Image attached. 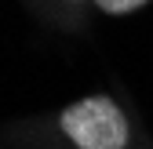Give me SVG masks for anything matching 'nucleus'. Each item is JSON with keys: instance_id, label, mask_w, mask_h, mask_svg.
Listing matches in <instances>:
<instances>
[{"instance_id": "f257e3e1", "label": "nucleus", "mask_w": 153, "mask_h": 149, "mask_svg": "<svg viewBox=\"0 0 153 149\" xmlns=\"http://www.w3.org/2000/svg\"><path fill=\"white\" fill-rule=\"evenodd\" d=\"M59 131L73 149H128L131 124L109 95H84L59 113Z\"/></svg>"}, {"instance_id": "f03ea898", "label": "nucleus", "mask_w": 153, "mask_h": 149, "mask_svg": "<svg viewBox=\"0 0 153 149\" xmlns=\"http://www.w3.org/2000/svg\"><path fill=\"white\" fill-rule=\"evenodd\" d=\"M91 4L99 7L102 15H117V18H120V15H135L139 7L149 4V0H91Z\"/></svg>"}]
</instances>
